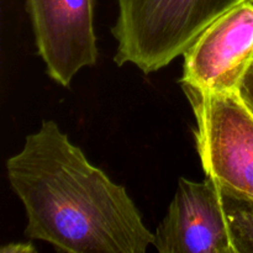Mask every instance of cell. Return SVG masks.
<instances>
[{
    "label": "cell",
    "mask_w": 253,
    "mask_h": 253,
    "mask_svg": "<svg viewBox=\"0 0 253 253\" xmlns=\"http://www.w3.org/2000/svg\"><path fill=\"white\" fill-rule=\"evenodd\" d=\"M6 170L29 239L67 253H145L153 245L126 188L91 165L53 120L26 136Z\"/></svg>",
    "instance_id": "6da1fadb"
},
{
    "label": "cell",
    "mask_w": 253,
    "mask_h": 253,
    "mask_svg": "<svg viewBox=\"0 0 253 253\" xmlns=\"http://www.w3.org/2000/svg\"><path fill=\"white\" fill-rule=\"evenodd\" d=\"M251 0H118L114 61L153 73L172 63L231 7Z\"/></svg>",
    "instance_id": "7a4b0ae2"
},
{
    "label": "cell",
    "mask_w": 253,
    "mask_h": 253,
    "mask_svg": "<svg viewBox=\"0 0 253 253\" xmlns=\"http://www.w3.org/2000/svg\"><path fill=\"white\" fill-rule=\"evenodd\" d=\"M195 119L194 138L207 178L253 199V114L239 93H205L182 84Z\"/></svg>",
    "instance_id": "3957f363"
},
{
    "label": "cell",
    "mask_w": 253,
    "mask_h": 253,
    "mask_svg": "<svg viewBox=\"0 0 253 253\" xmlns=\"http://www.w3.org/2000/svg\"><path fill=\"white\" fill-rule=\"evenodd\" d=\"M183 57L180 84L205 93H237L253 62V1L227 10Z\"/></svg>",
    "instance_id": "277c9868"
},
{
    "label": "cell",
    "mask_w": 253,
    "mask_h": 253,
    "mask_svg": "<svg viewBox=\"0 0 253 253\" xmlns=\"http://www.w3.org/2000/svg\"><path fill=\"white\" fill-rule=\"evenodd\" d=\"M36 46L47 74L69 86L99 56L94 31V0H26Z\"/></svg>",
    "instance_id": "5b68a950"
},
{
    "label": "cell",
    "mask_w": 253,
    "mask_h": 253,
    "mask_svg": "<svg viewBox=\"0 0 253 253\" xmlns=\"http://www.w3.org/2000/svg\"><path fill=\"white\" fill-rule=\"evenodd\" d=\"M152 246L160 253H235L219 184L180 178Z\"/></svg>",
    "instance_id": "8992f818"
},
{
    "label": "cell",
    "mask_w": 253,
    "mask_h": 253,
    "mask_svg": "<svg viewBox=\"0 0 253 253\" xmlns=\"http://www.w3.org/2000/svg\"><path fill=\"white\" fill-rule=\"evenodd\" d=\"M235 253H253V199L222 190Z\"/></svg>",
    "instance_id": "52a82bcc"
},
{
    "label": "cell",
    "mask_w": 253,
    "mask_h": 253,
    "mask_svg": "<svg viewBox=\"0 0 253 253\" xmlns=\"http://www.w3.org/2000/svg\"><path fill=\"white\" fill-rule=\"evenodd\" d=\"M239 95L253 114V62L245 73L239 86Z\"/></svg>",
    "instance_id": "ba28073f"
},
{
    "label": "cell",
    "mask_w": 253,
    "mask_h": 253,
    "mask_svg": "<svg viewBox=\"0 0 253 253\" xmlns=\"http://www.w3.org/2000/svg\"><path fill=\"white\" fill-rule=\"evenodd\" d=\"M0 251L2 253H29L36 252V250L31 244H10L1 247Z\"/></svg>",
    "instance_id": "9c48e42d"
},
{
    "label": "cell",
    "mask_w": 253,
    "mask_h": 253,
    "mask_svg": "<svg viewBox=\"0 0 253 253\" xmlns=\"http://www.w3.org/2000/svg\"><path fill=\"white\" fill-rule=\"evenodd\" d=\"M251 1H253V0H251Z\"/></svg>",
    "instance_id": "30bf717a"
}]
</instances>
